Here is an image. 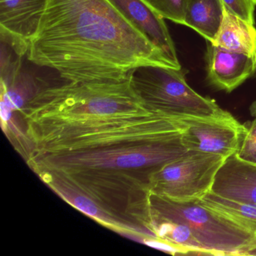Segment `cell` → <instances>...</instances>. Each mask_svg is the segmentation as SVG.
I'll use <instances>...</instances> for the list:
<instances>
[{
	"instance_id": "cell-1",
	"label": "cell",
	"mask_w": 256,
	"mask_h": 256,
	"mask_svg": "<svg viewBox=\"0 0 256 256\" xmlns=\"http://www.w3.org/2000/svg\"><path fill=\"white\" fill-rule=\"evenodd\" d=\"M20 116L29 142L25 162L40 179L62 180L140 236H155L151 176L191 152L176 119L146 107L71 119Z\"/></svg>"
},
{
	"instance_id": "cell-2",
	"label": "cell",
	"mask_w": 256,
	"mask_h": 256,
	"mask_svg": "<svg viewBox=\"0 0 256 256\" xmlns=\"http://www.w3.org/2000/svg\"><path fill=\"white\" fill-rule=\"evenodd\" d=\"M26 58L84 83L124 82L142 66L174 68L108 0H47Z\"/></svg>"
},
{
	"instance_id": "cell-3",
	"label": "cell",
	"mask_w": 256,
	"mask_h": 256,
	"mask_svg": "<svg viewBox=\"0 0 256 256\" xmlns=\"http://www.w3.org/2000/svg\"><path fill=\"white\" fill-rule=\"evenodd\" d=\"M144 107L128 78L116 83L67 82L42 88L18 113L71 119L115 114Z\"/></svg>"
},
{
	"instance_id": "cell-4",
	"label": "cell",
	"mask_w": 256,
	"mask_h": 256,
	"mask_svg": "<svg viewBox=\"0 0 256 256\" xmlns=\"http://www.w3.org/2000/svg\"><path fill=\"white\" fill-rule=\"evenodd\" d=\"M150 206L154 222L185 224L210 256H241L256 235L197 200L176 202L150 194Z\"/></svg>"
},
{
	"instance_id": "cell-5",
	"label": "cell",
	"mask_w": 256,
	"mask_h": 256,
	"mask_svg": "<svg viewBox=\"0 0 256 256\" xmlns=\"http://www.w3.org/2000/svg\"><path fill=\"white\" fill-rule=\"evenodd\" d=\"M130 82L146 108L169 118H210L226 113L215 100L198 94L187 84L181 68L142 66L132 72Z\"/></svg>"
},
{
	"instance_id": "cell-6",
	"label": "cell",
	"mask_w": 256,
	"mask_h": 256,
	"mask_svg": "<svg viewBox=\"0 0 256 256\" xmlns=\"http://www.w3.org/2000/svg\"><path fill=\"white\" fill-rule=\"evenodd\" d=\"M226 158L191 151L164 166L150 180V192L176 202L197 200L211 191L216 174Z\"/></svg>"
},
{
	"instance_id": "cell-7",
	"label": "cell",
	"mask_w": 256,
	"mask_h": 256,
	"mask_svg": "<svg viewBox=\"0 0 256 256\" xmlns=\"http://www.w3.org/2000/svg\"><path fill=\"white\" fill-rule=\"evenodd\" d=\"M176 121L188 150L224 158L238 152L246 131L245 124L228 112L218 116L180 118Z\"/></svg>"
},
{
	"instance_id": "cell-8",
	"label": "cell",
	"mask_w": 256,
	"mask_h": 256,
	"mask_svg": "<svg viewBox=\"0 0 256 256\" xmlns=\"http://www.w3.org/2000/svg\"><path fill=\"white\" fill-rule=\"evenodd\" d=\"M108 2L162 52L173 67L181 68L176 48L164 19L146 0H108Z\"/></svg>"
},
{
	"instance_id": "cell-9",
	"label": "cell",
	"mask_w": 256,
	"mask_h": 256,
	"mask_svg": "<svg viewBox=\"0 0 256 256\" xmlns=\"http://www.w3.org/2000/svg\"><path fill=\"white\" fill-rule=\"evenodd\" d=\"M208 43L205 60L210 84L229 94L254 76V56L224 50Z\"/></svg>"
},
{
	"instance_id": "cell-10",
	"label": "cell",
	"mask_w": 256,
	"mask_h": 256,
	"mask_svg": "<svg viewBox=\"0 0 256 256\" xmlns=\"http://www.w3.org/2000/svg\"><path fill=\"white\" fill-rule=\"evenodd\" d=\"M211 191L222 197L256 205V164L236 152L226 158L216 174Z\"/></svg>"
},
{
	"instance_id": "cell-11",
	"label": "cell",
	"mask_w": 256,
	"mask_h": 256,
	"mask_svg": "<svg viewBox=\"0 0 256 256\" xmlns=\"http://www.w3.org/2000/svg\"><path fill=\"white\" fill-rule=\"evenodd\" d=\"M40 180L68 204L104 227L134 240L140 236L136 228L130 223L108 212L89 196L65 181L50 176H44Z\"/></svg>"
},
{
	"instance_id": "cell-12",
	"label": "cell",
	"mask_w": 256,
	"mask_h": 256,
	"mask_svg": "<svg viewBox=\"0 0 256 256\" xmlns=\"http://www.w3.org/2000/svg\"><path fill=\"white\" fill-rule=\"evenodd\" d=\"M47 0H0V29L30 42L36 34Z\"/></svg>"
},
{
	"instance_id": "cell-13",
	"label": "cell",
	"mask_w": 256,
	"mask_h": 256,
	"mask_svg": "<svg viewBox=\"0 0 256 256\" xmlns=\"http://www.w3.org/2000/svg\"><path fill=\"white\" fill-rule=\"evenodd\" d=\"M212 44L224 50L254 56L256 28L224 8L221 26Z\"/></svg>"
},
{
	"instance_id": "cell-14",
	"label": "cell",
	"mask_w": 256,
	"mask_h": 256,
	"mask_svg": "<svg viewBox=\"0 0 256 256\" xmlns=\"http://www.w3.org/2000/svg\"><path fill=\"white\" fill-rule=\"evenodd\" d=\"M224 10L222 0H187L184 25L212 43L221 26Z\"/></svg>"
},
{
	"instance_id": "cell-15",
	"label": "cell",
	"mask_w": 256,
	"mask_h": 256,
	"mask_svg": "<svg viewBox=\"0 0 256 256\" xmlns=\"http://www.w3.org/2000/svg\"><path fill=\"white\" fill-rule=\"evenodd\" d=\"M197 202L256 235V205L222 197L212 191L197 199Z\"/></svg>"
},
{
	"instance_id": "cell-16",
	"label": "cell",
	"mask_w": 256,
	"mask_h": 256,
	"mask_svg": "<svg viewBox=\"0 0 256 256\" xmlns=\"http://www.w3.org/2000/svg\"><path fill=\"white\" fill-rule=\"evenodd\" d=\"M1 86H7L22 72V60L28 56L29 42L0 29Z\"/></svg>"
},
{
	"instance_id": "cell-17",
	"label": "cell",
	"mask_w": 256,
	"mask_h": 256,
	"mask_svg": "<svg viewBox=\"0 0 256 256\" xmlns=\"http://www.w3.org/2000/svg\"><path fill=\"white\" fill-rule=\"evenodd\" d=\"M152 228L158 239L178 248L180 254H206L200 242L185 224L170 222H154Z\"/></svg>"
},
{
	"instance_id": "cell-18",
	"label": "cell",
	"mask_w": 256,
	"mask_h": 256,
	"mask_svg": "<svg viewBox=\"0 0 256 256\" xmlns=\"http://www.w3.org/2000/svg\"><path fill=\"white\" fill-rule=\"evenodd\" d=\"M42 88L34 77L22 70L8 86H1V106L20 112Z\"/></svg>"
},
{
	"instance_id": "cell-19",
	"label": "cell",
	"mask_w": 256,
	"mask_h": 256,
	"mask_svg": "<svg viewBox=\"0 0 256 256\" xmlns=\"http://www.w3.org/2000/svg\"><path fill=\"white\" fill-rule=\"evenodd\" d=\"M146 2L163 18L184 24L187 0H146Z\"/></svg>"
},
{
	"instance_id": "cell-20",
	"label": "cell",
	"mask_w": 256,
	"mask_h": 256,
	"mask_svg": "<svg viewBox=\"0 0 256 256\" xmlns=\"http://www.w3.org/2000/svg\"><path fill=\"white\" fill-rule=\"evenodd\" d=\"M244 124L246 131L236 154L241 160L256 164V119Z\"/></svg>"
},
{
	"instance_id": "cell-21",
	"label": "cell",
	"mask_w": 256,
	"mask_h": 256,
	"mask_svg": "<svg viewBox=\"0 0 256 256\" xmlns=\"http://www.w3.org/2000/svg\"><path fill=\"white\" fill-rule=\"evenodd\" d=\"M224 8L250 24L254 25L256 4L253 0H222Z\"/></svg>"
},
{
	"instance_id": "cell-22",
	"label": "cell",
	"mask_w": 256,
	"mask_h": 256,
	"mask_svg": "<svg viewBox=\"0 0 256 256\" xmlns=\"http://www.w3.org/2000/svg\"><path fill=\"white\" fill-rule=\"evenodd\" d=\"M241 256H256V238L248 246V248L242 252Z\"/></svg>"
},
{
	"instance_id": "cell-23",
	"label": "cell",
	"mask_w": 256,
	"mask_h": 256,
	"mask_svg": "<svg viewBox=\"0 0 256 256\" xmlns=\"http://www.w3.org/2000/svg\"><path fill=\"white\" fill-rule=\"evenodd\" d=\"M250 114L256 119V100L252 103L250 107Z\"/></svg>"
},
{
	"instance_id": "cell-24",
	"label": "cell",
	"mask_w": 256,
	"mask_h": 256,
	"mask_svg": "<svg viewBox=\"0 0 256 256\" xmlns=\"http://www.w3.org/2000/svg\"><path fill=\"white\" fill-rule=\"evenodd\" d=\"M254 76H256V52H254Z\"/></svg>"
},
{
	"instance_id": "cell-25",
	"label": "cell",
	"mask_w": 256,
	"mask_h": 256,
	"mask_svg": "<svg viewBox=\"0 0 256 256\" xmlns=\"http://www.w3.org/2000/svg\"><path fill=\"white\" fill-rule=\"evenodd\" d=\"M253 1H254V4H256V0H253Z\"/></svg>"
}]
</instances>
